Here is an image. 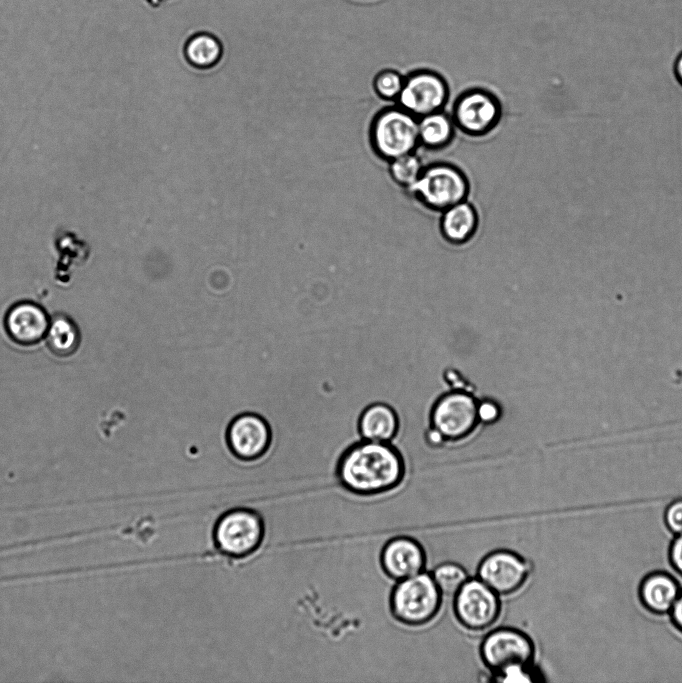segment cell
<instances>
[{
  "label": "cell",
  "instance_id": "1",
  "mask_svg": "<svg viewBox=\"0 0 682 683\" xmlns=\"http://www.w3.org/2000/svg\"><path fill=\"white\" fill-rule=\"evenodd\" d=\"M335 475L346 492L371 498L399 488L406 476V465L390 442L362 440L341 454Z\"/></svg>",
  "mask_w": 682,
  "mask_h": 683
},
{
  "label": "cell",
  "instance_id": "2",
  "mask_svg": "<svg viewBox=\"0 0 682 683\" xmlns=\"http://www.w3.org/2000/svg\"><path fill=\"white\" fill-rule=\"evenodd\" d=\"M266 525L262 514L250 507H233L215 520L211 538L218 555L230 560H243L262 547Z\"/></svg>",
  "mask_w": 682,
  "mask_h": 683
},
{
  "label": "cell",
  "instance_id": "3",
  "mask_svg": "<svg viewBox=\"0 0 682 683\" xmlns=\"http://www.w3.org/2000/svg\"><path fill=\"white\" fill-rule=\"evenodd\" d=\"M442 603L443 595L427 571L395 582L389 595L392 618L409 628L431 624L438 617Z\"/></svg>",
  "mask_w": 682,
  "mask_h": 683
},
{
  "label": "cell",
  "instance_id": "4",
  "mask_svg": "<svg viewBox=\"0 0 682 683\" xmlns=\"http://www.w3.org/2000/svg\"><path fill=\"white\" fill-rule=\"evenodd\" d=\"M469 192L470 182L466 173L448 162L424 166L417 181L406 190L424 208L438 213L466 200Z\"/></svg>",
  "mask_w": 682,
  "mask_h": 683
},
{
  "label": "cell",
  "instance_id": "5",
  "mask_svg": "<svg viewBox=\"0 0 682 683\" xmlns=\"http://www.w3.org/2000/svg\"><path fill=\"white\" fill-rule=\"evenodd\" d=\"M368 135L374 154L386 162L416 152L420 147L418 118L397 104L374 115Z\"/></svg>",
  "mask_w": 682,
  "mask_h": 683
},
{
  "label": "cell",
  "instance_id": "6",
  "mask_svg": "<svg viewBox=\"0 0 682 683\" xmlns=\"http://www.w3.org/2000/svg\"><path fill=\"white\" fill-rule=\"evenodd\" d=\"M452 598L454 618L467 632L486 633L502 615V597L477 577H469Z\"/></svg>",
  "mask_w": 682,
  "mask_h": 683
},
{
  "label": "cell",
  "instance_id": "7",
  "mask_svg": "<svg viewBox=\"0 0 682 683\" xmlns=\"http://www.w3.org/2000/svg\"><path fill=\"white\" fill-rule=\"evenodd\" d=\"M479 657L489 674H494L513 665L534 664L536 645L531 636L519 628L494 627L484 633Z\"/></svg>",
  "mask_w": 682,
  "mask_h": 683
},
{
  "label": "cell",
  "instance_id": "8",
  "mask_svg": "<svg viewBox=\"0 0 682 683\" xmlns=\"http://www.w3.org/2000/svg\"><path fill=\"white\" fill-rule=\"evenodd\" d=\"M532 564L518 552L500 548L487 553L476 569V577L500 597L520 592L532 574Z\"/></svg>",
  "mask_w": 682,
  "mask_h": 683
},
{
  "label": "cell",
  "instance_id": "9",
  "mask_svg": "<svg viewBox=\"0 0 682 683\" xmlns=\"http://www.w3.org/2000/svg\"><path fill=\"white\" fill-rule=\"evenodd\" d=\"M502 104L491 91L474 87L456 98L451 116L456 129L470 137L490 134L502 118Z\"/></svg>",
  "mask_w": 682,
  "mask_h": 683
},
{
  "label": "cell",
  "instance_id": "10",
  "mask_svg": "<svg viewBox=\"0 0 682 683\" xmlns=\"http://www.w3.org/2000/svg\"><path fill=\"white\" fill-rule=\"evenodd\" d=\"M449 95L448 82L440 73L431 69H417L405 76L396 104L420 118L443 110Z\"/></svg>",
  "mask_w": 682,
  "mask_h": 683
},
{
  "label": "cell",
  "instance_id": "11",
  "mask_svg": "<svg viewBox=\"0 0 682 683\" xmlns=\"http://www.w3.org/2000/svg\"><path fill=\"white\" fill-rule=\"evenodd\" d=\"M479 402L471 394L453 391L443 395L433 406L432 427L446 441L464 439L480 421Z\"/></svg>",
  "mask_w": 682,
  "mask_h": 683
},
{
  "label": "cell",
  "instance_id": "12",
  "mask_svg": "<svg viewBox=\"0 0 682 683\" xmlns=\"http://www.w3.org/2000/svg\"><path fill=\"white\" fill-rule=\"evenodd\" d=\"M226 442L235 458L243 462H255L263 458L270 449L271 427L256 413H242L229 423Z\"/></svg>",
  "mask_w": 682,
  "mask_h": 683
},
{
  "label": "cell",
  "instance_id": "13",
  "mask_svg": "<svg viewBox=\"0 0 682 683\" xmlns=\"http://www.w3.org/2000/svg\"><path fill=\"white\" fill-rule=\"evenodd\" d=\"M379 565L388 579L397 582L426 571V550L414 537L395 536L381 548Z\"/></svg>",
  "mask_w": 682,
  "mask_h": 683
},
{
  "label": "cell",
  "instance_id": "14",
  "mask_svg": "<svg viewBox=\"0 0 682 683\" xmlns=\"http://www.w3.org/2000/svg\"><path fill=\"white\" fill-rule=\"evenodd\" d=\"M49 325L45 310L31 301L16 303L5 317V328L9 337L24 346L38 343L47 334Z\"/></svg>",
  "mask_w": 682,
  "mask_h": 683
},
{
  "label": "cell",
  "instance_id": "15",
  "mask_svg": "<svg viewBox=\"0 0 682 683\" xmlns=\"http://www.w3.org/2000/svg\"><path fill=\"white\" fill-rule=\"evenodd\" d=\"M681 591L678 580L665 571L648 573L638 587L643 608L657 616L669 614Z\"/></svg>",
  "mask_w": 682,
  "mask_h": 683
},
{
  "label": "cell",
  "instance_id": "16",
  "mask_svg": "<svg viewBox=\"0 0 682 683\" xmlns=\"http://www.w3.org/2000/svg\"><path fill=\"white\" fill-rule=\"evenodd\" d=\"M479 215L468 199L440 213L439 229L443 239L452 245H464L476 234Z\"/></svg>",
  "mask_w": 682,
  "mask_h": 683
},
{
  "label": "cell",
  "instance_id": "17",
  "mask_svg": "<svg viewBox=\"0 0 682 683\" xmlns=\"http://www.w3.org/2000/svg\"><path fill=\"white\" fill-rule=\"evenodd\" d=\"M398 417L385 403H373L365 408L358 422L359 434L363 440L391 442L398 431Z\"/></svg>",
  "mask_w": 682,
  "mask_h": 683
},
{
  "label": "cell",
  "instance_id": "18",
  "mask_svg": "<svg viewBox=\"0 0 682 683\" xmlns=\"http://www.w3.org/2000/svg\"><path fill=\"white\" fill-rule=\"evenodd\" d=\"M456 126L451 114L444 110L418 118L419 145L430 151L448 147L455 137Z\"/></svg>",
  "mask_w": 682,
  "mask_h": 683
},
{
  "label": "cell",
  "instance_id": "19",
  "mask_svg": "<svg viewBox=\"0 0 682 683\" xmlns=\"http://www.w3.org/2000/svg\"><path fill=\"white\" fill-rule=\"evenodd\" d=\"M222 45L212 34L200 32L191 36L184 48L187 61L199 69L215 66L222 57Z\"/></svg>",
  "mask_w": 682,
  "mask_h": 683
},
{
  "label": "cell",
  "instance_id": "20",
  "mask_svg": "<svg viewBox=\"0 0 682 683\" xmlns=\"http://www.w3.org/2000/svg\"><path fill=\"white\" fill-rule=\"evenodd\" d=\"M46 341L49 349L58 356L73 354L79 345L80 335L75 322L66 315H57L50 322Z\"/></svg>",
  "mask_w": 682,
  "mask_h": 683
},
{
  "label": "cell",
  "instance_id": "21",
  "mask_svg": "<svg viewBox=\"0 0 682 683\" xmlns=\"http://www.w3.org/2000/svg\"><path fill=\"white\" fill-rule=\"evenodd\" d=\"M443 597H453L468 580L466 569L456 562H442L430 572Z\"/></svg>",
  "mask_w": 682,
  "mask_h": 683
},
{
  "label": "cell",
  "instance_id": "22",
  "mask_svg": "<svg viewBox=\"0 0 682 683\" xmlns=\"http://www.w3.org/2000/svg\"><path fill=\"white\" fill-rule=\"evenodd\" d=\"M388 163L391 179L405 191L417 181L424 168L422 160L416 152L400 156Z\"/></svg>",
  "mask_w": 682,
  "mask_h": 683
},
{
  "label": "cell",
  "instance_id": "23",
  "mask_svg": "<svg viewBox=\"0 0 682 683\" xmlns=\"http://www.w3.org/2000/svg\"><path fill=\"white\" fill-rule=\"evenodd\" d=\"M404 80L405 76L399 71L383 69L374 76L373 90L380 99L396 103L402 91Z\"/></svg>",
  "mask_w": 682,
  "mask_h": 683
},
{
  "label": "cell",
  "instance_id": "24",
  "mask_svg": "<svg viewBox=\"0 0 682 683\" xmlns=\"http://www.w3.org/2000/svg\"><path fill=\"white\" fill-rule=\"evenodd\" d=\"M495 682H523L538 680L535 665H513L497 673L490 674Z\"/></svg>",
  "mask_w": 682,
  "mask_h": 683
},
{
  "label": "cell",
  "instance_id": "25",
  "mask_svg": "<svg viewBox=\"0 0 682 683\" xmlns=\"http://www.w3.org/2000/svg\"><path fill=\"white\" fill-rule=\"evenodd\" d=\"M664 524L674 535L682 533V498L670 502L664 511Z\"/></svg>",
  "mask_w": 682,
  "mask_h": 683
},
{
  "label": "cell",
  "instance_id": "26",
  "mask_svg": "<svg viewBox=\"0 0 682 683\" xmlns=\"http://www.w3.org/2000/svg\"><path fill=\"white\" fill-rule=\"evenodd\" d=\"M668 561L672 569L682 577V533L675 535L670 542Z\"/></svg>",
  "mask_w": 682,
  "mask_h": 683
},
{
  "label": "cell",
  "instance_id": "27",
  "mask_svg": "<svg viewBox=\"0 0 682 683\" xmlns=\"http://www.w3.org/2000/svg\"><path fill=\"white\" fill-rule=\"evenodd\" d=\"M669 615L675 629L682 634V589Z\"/></svg>",
  "mask_w": 682,
  "mask_h": 683
},
{
  "label": "cell",
  "instance_id": "28",
  "mask_svg": "<svg viewBox=\"0 0 682 683\" xmlns=\"http://www.w3.org/2000/svg\"><path fill=\"white\" fill-rule=\"evenodd\" d=\"M479 419L483 421H491L497 417L498 409L495 404L490 402L479 403Z\"/></svg>",
  "mask_w": 682,
  "mask_h": 683
},
{
  "label": "cell",
  "instance_id": "29",
  "mask_svg": "<svg viewBox=\"0 0 682 683\" xmlns=\"http://www.w3.org/2000/svg\"><path fill=\"white\" fill-rule=\"evenodd\" d=\"M674 74L678 83L682 86V52L677 56L675 60Z\"/></svg>",
  "mask_w": 682,
  "mask_h": 683
}]
</instances>
